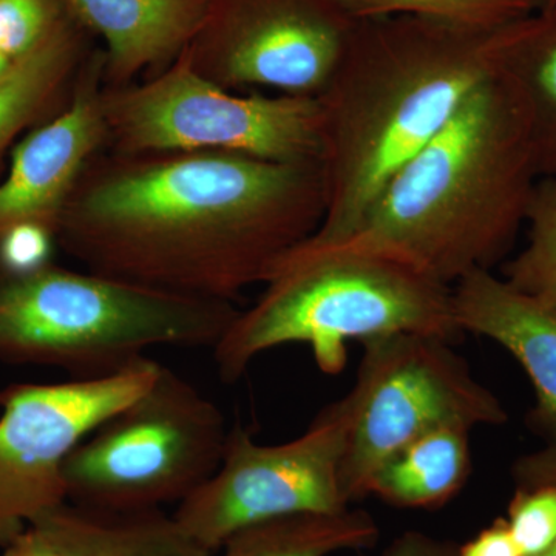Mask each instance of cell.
<instances>
[{
  "instance_id": "cell-1",
  "label": "cell",
  "mask_w": 556,
  "mask_h": 556,
  "mask_svg": "<svg viewBox=\"0 0 556 556\" xmlns=\"http://www.w3.org/2000/svg\"><path fill=\"white\" fill-rule=\"evenodd\" d=\"M327 211L321 163L229 152L94 156L73 190L58 244L87 270L233 303L265 285Z\"/></svg>"
},
{
  "instance_id": "cell-2",
  "label": "cell",
  "mask_w": 556,
  "mask_h": 556,
  "mask_svg": "<svg viewBox=\"0 0 556 556\" xmlns=\"http://www.w3.org/2000/svg\"><path fill=\"white\" fill-rule=\"evenodd\" d=\"M506 27L419 16L357 21L316 97L327 211L305 241L334 243L357 225L390 179L496 72Z\"/></svg>"
},
{
  "instance_id": "cell-3",
  "label": "cell",
  "mask_w": 556,
  "mask_h": 556,
  "mask_svg": "<svg viewBox=\"0 0 556 556\" xmlns=\"http://www.w3.org/2000/svg\"><path fill=\"white\" fill-rule=\"evenodd\" d=\"M540 178L525 104L497 64L334 243L391 252L453 288L510 252Z\"/></svg>"
},
{
  "instance_id": "cell-4",
  "label": "cell",
  "mask_w": 556,
  "mask_h": 556,
  "mask_svg": "<svg viewBox=\"0 0 556 556\" xmlns=\"http://www.w3.org/2000/svg\"><path fill=\"white\" fill-rule=\"evenodd\" d=\"M402 332L455 343L464 332L453 288L391 252L303 241L278 260L257 302L239 311L214 358L219 378L236 383L266 351L302 343L318 369L334 376L351 342Z\"/></svg>"
},
{
  "instance_id": "cell-5",
  "label": "cell",
  "mask_w": 556,
  "mask_h": 556,
  "mask_svg": "<svg viewBox=\"0 0 556 556\" xmlns=\"http://www.w3.org/2000/svg\"><path fill=\"white\" fill-rule=\"evenodd\" d=\"M239 311L54 263L30 273L0 269V361L104 378L153 348L214 350Z\"/></svg>"
},
{
  "instance_id": "cell-6",
  "label": "cell",
  "mask_w": 556,
  "mask_h": 556,
  "mask_svg": "<svg viewBox=\"0 0 556 556\" xmlns=\"http://www.w3.org/2000/svg\"><path fill=\"white\" fill-rule=\"evenodd\" d=\"M228 437L218 405L160 365L137 399L70 453L67 503L119 514L178 506L218 470Z\"/></svg>"
},
{
  "instance_id": "cell-7",
  "label": "cell",
  "mask_w": 556,
  "mask_h": 556,
  "mask_svg": "<svg viewBox=\"0 0 556 556\" xmlns=\"http://www.w3.org/2000/svg\"><path fill=\"white\" fill-rule=\"evenodd\" d=\"M105 144L115 153L229 152L321 163L317 98L237 94L201 76L185 53L146 83L102 89Z\"/></svg>"
},
{
  "instance_id": "cell-8",
  "label": "cell",
  "mask_w": 556,
  "mask_h": 556,
  "mask_svg": "<svg viewBox=\"0 0 556 556\" xmlns=\"http://www.w3.org/2000/svg\"><path fill=\"white\" fill-rule=\"evenodd\" d=\"M450 340L402 332L364 343L356 382L342 397L346 415L343 492L368 496L376 471L416 438L444 426H503L508 415Z\"/></svg>"
},
{
  "instance_id": "cell-9",
  "label": "cell",
  "mask_w": 556,
  "mask_h": 556,
  "mask_svg": "<svg viewBox=\"0 0 556 556\" xmlns=\"http://www.w3.org/2000/svg\"><path fill=\"white\" fill-rule=\"evenodd\" d=\"M346 415L342 399L320 409L300 437L260 444L244 428H230L218 470L179 503L174 517L215 554L237 530L299 514L350 508L343 492Z\"/></svg>"
},
{
  "instance_id": "cell-10",
  "label": "cell",
  "mask_w": 556,
  "mask_h": 556,
  "mask_svg": "<svg viewBox=\"0 0 556 556\" xmlns=\"http://www.w3.org/2000/svg\"><path fill=\"white\" fill-rule=\"evenodd\" d=\"M160 365L146 357L104 378L11 383L0 390V548L67 503L70 453L137 399Z\"/></svg>"
},
{
  "instance_id": "cell-11",
  "label": "cell",
  "mask_w": 556,
  "mask_h": 556,
  "mask_svg": "<svg viewBox=\"0 0 556 556\" xmlns=\"http://www.w3.org/2000/svg\"><path fill=\"white\" fill-rule=\"evenodd\" d=\"M356 24L334 0H208L182 53L225 90L316 98Z\"/></svg>"
},
{
  "instance_id": "cell-12",
  "label": "cell",
  "mask_w": 556,
  "mask_h": 556,
  "mask_svg": "<svg viewBox=\"0 0 556 556\" xmlns=\"http://www.w3.org/2000/svg\"><path fill=\"white\" fill-rule=\"evenodd\" d=\"M102 67L100 53L80 70L67 105L17 142L0 182V236L20 225L43 226L58 236L73 190L108 138Z\"/></svg>"
},
{
  "instance_id": "cell-13",
  "label": "cell",
  "mask_w": 556,
  "mask_h": 556,
  "mask_svg": "<svg viewBox=\"0 0 556 556\" xmlns=\"http://www.w3.org/2000/svg\"><path fill=\"white\" fill-rule=\"evenodd\" d=\"M460 331L493 340L529 376L536 404L529 415L535 433L556 426V311L522 294L492 270H477L453 287Z\"/></svg>"
},
{
  "instance_id": "cell-14",
  "label": "cell",
  "mask_w": 556,
  "mask_h": 556,
  "mask_svg": "<svg viewBox=\"0 0 556 556\" xmlns=\"http://www.w3.org/2000/svg\"><path fill=\"white\" fill-rule=\"evenodd\" d=\"M208 0H64L86 31L100 36L102 80L130 86L141 73L169 67L199 30Z\"/></svg>"
},
{
  "instance_id": "cell-15",
  "label": "cell",
  "mask_w": 556,
  "mask_h": 556,
  "mask_svg": "<svg viewBox=\"0 0 556 556\" xmlns=\"http://www.w3.org/2000/svg\"><path fill=\"white\" fill-rule=\"evenodd\" d=\"M33 525L73 556H212L164 510L101 511L65 503Z\"/></svg>"
},
{
  "instance_id": "cell-16",
  "label": "cell",
  "mask_w": 556,
  "mask_h": 556,
  "mask_svg": "<svg viewBox=\"0 0 556 556\" xmlns=\"http://www.w3.org/2000/svg\"><path fill=\"white\" fill-rule=\"evenodd\" d=\"M471 431L444 426L416 438L376 471L368 496L408 510L444 507L464 489L473 470Z\"/></svg>"
},
{
  "instance_id": "cell-17",
  "label": "cell",
  "mask_w": 556,
  "mask_h": 556,
  "mask_svg": "<svg viewBox=\"0 0 556 556\" xmlns=\"http://www.w3.org/2000/svg\"><path fill=\"white\" fill-rule=\"evenodd\" d=\"M497 64L525 104L538 170L556 174V11L538 10L504 28Z\"/></svg>"
},
{
  "instance_id": "cell-18",
  "label": "cell",
  "mask_w": 556,
  "mask_h": 556,
  "mask_svg": "<svg viewBox=\"0 0 556 556\" xmlns=\"http://www.w3.org/2000/svg\"><path fill=\"white\" fill-rule=\"evenodd\" d=\"M84 40L86 30L70 17L0 83V159L22 131L51 118L50 110L73 93L84 67Z\"/></svg>"
},
{
  "instance_id": "cell-19",
  "label": "cell",
  "mask_w": 556,
  "mask_h": 556,
  "mask_svg": "<svg viewBox=\"0 0 556 556\" xmlns=\"http://www.w3.org/2000/svg\"><path fill=\"white\" fill-rule=\"evenodd\" d=\"M380 529L368 511L345 508L331 514H299L237 530L212 556H331L369 551Z\"/></svg>"
},
{
  "instance_id": "cell-20",
  "label": "cell",
  "mask_w": 556,
  "mask_h": 556,
  "mask_svg": "<svg viewBox=\"0 0 556 556\" xmlns=\"http://www.w3.org/2000/svg\"><path fill=\"white\" fill-rule=\"evenodd\" d=\"M526 244L504 266V280L556 311V174L541 177L527 208Z\"/></svg>"
},
{
  "instance_id": "cell-21",
  "label": "cell",
  "mask_w": 556,
  "mask_h": 556,
  "mask_svg": "<svg viewBox=\"0 0 556 556\" xmlns=\"http://www.w3.org/2000/svg\"><path fill=\"white\" fill-rule=\"evenodd\" d=\"M354 21L419 16L501 28L541 9V0H334Z\"/></svg>"
},
{
  "instance_id": "cell-22",
  "label": "cell",
  "mask_w": 556,
  "mask_h": 556,
  "mask_svg": "<svg viewBox=\"0 0 556 556\" xmlns=\"http://www.w3.org/2000/svg\"><path fill=\"white\" fill-rule=\"evenodd\" d=\"M70 17L64 0H0V53L24 60Z\"/></svg>"
},
{
  "instance_id": "cell-23",
  "label": "cell",
  "mask_w": 556,
  "mask_h": 556,
  "mask_svg": "<svg viewBox=\"0 0 556 556\" xmlns=\"http://www.w3.org/2000/svg\"><path fill=\"white\" fill-rule=\"evenodd\" d=\"M58 240L39 225L14 226L0 236V269L30 273L49 265Z\"/></svg>"
},
{
  "instance_id": "cell-24",
  "label": "cell",
  "mask_w": 556,
  "mask_h": 556,
  "mask_svg": "<svg viewBox=\"0 0 556 556\" xmlns=\"http://www.w3.org/2000/svg\"><path fill=\"white\" fill-rule=\"evenodd\" d=\"M456 556H522L519 552L506 518H496L492 525L484 527L478 535L460 544Z\"/></svg>"
},
{
  "instance_id": "cell-25",
  "label": "cell",
  "mask_w": 556,
  "mask_h": 556,
  "mask_svg": "<svg viewBox=\"0 0 556 556\" xmlns=\"http://www.w3.org/2000/svg\"><path fill=\"white\" fill-rule=\"evenodd\" d=\"M456 548L457 544L452 541L420 530H405L387 544L382 556H456Z\"/></svg>"
},
{
  "instance_id": "cell-26",
  "label": "cell",
  "mask_w": 556,
  "mask_h": 556,
  "mask_svg": "<svg viewBox=\"0 0 556 556\" xmlns=\"http://www.w3.org/2000/svg\"><path fill=\"white\" fill-rule=\"evenodd\" d=\"M2 556H73L39 525L28 526L2 548Z\"/></svg>"
},
{
  "instance_id": "cell-27",
  "label": "cell",
  "mask_w": 556,
  "mask_h": 556,
  "mask_svg": "<svg viewBox=\"0 0 556 556\" xmlns=\"http://www.w3.org/2000/svg\"><path fill=\"white\" fill-rule=\"evenodd\" d=\"M17 62L10 60L5 54L0 53V83H3L7 78H9L10 73L13 72L14 67H16Z\"/></svg>"
},
{
  "instance_id": "cell-28",
  "label": "cell",
  "mask_w": 556,
  "mask_h": 556,
  "mask_svg": "<svg viewBox=\"0 0 556 556\" xmlns=\"http://www.w3.org/2000/svg\"><path fill=\"white\" fill-rule=\"evenodd\" d=\"M540 10L556 11V0H541Z\"/></svg>"
},
{
  "instance_id": "cell-29",
  "label": "cell",
  "mask_w": 556,
  "mask_h": 556,
  "mask_svg": "<svg viewBox=\"0 0 556 556\" xmlns=\"http://www.w3.org/2000/svg\"><path fill=\"white\" fill-rule=\"evenodd\" d=\"M538 556H556V541L554 544H552L551 547L547 548V551H544L543 554Z\"/></svg>"
},
{
  "instance_id": "cell-30",
  "label": "cell",
  "mask_w": 556,
  "mask_h": 556,
  "mask_svg": "<svg viewBox=\"0 0 556 556\" xmlns=\"http://www.w3.org/2000/svg\"><path fill=\"white\" fill-rule=\"evenodd\" d=\"M358 556H367V555H365V554H358Z\"/></svg>"
}]
</instances>
